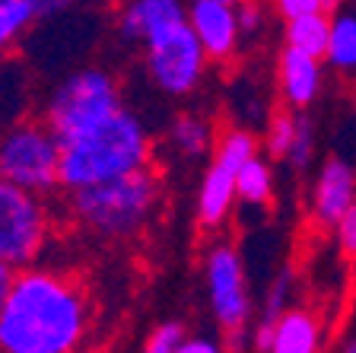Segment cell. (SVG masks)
Returning <instances> with one entry per match:
<instances>
[{
    "instance_id": "cell-1",
    "label": "cell",
    "mask_w": 356,
    "mask_h": 353,
    "mask_svg": "<svg viewBox=\"0 0 356 353\" xmlns=\"http://www.w3.org/2000/svg\"><path fill=\"white\" fill-rule=\"evenodd\" d=\"M96 309L83 280L54 265L16 271L0 312V353H83Z\"/></svg>"
},
{
    "instance_id": "cell-2",
    "label": "cell",
    "mask_w": 356,
    "mask_h": 353,
    "mask_svg": "<svg viewBox=\"0 0 356 353\" xmlns=\"http://www.w3.org/2000/svg\"><path fill=\"white\" fill-rule=\"evenodd\" d=\"M153 140L131 109H121L83 137L67 140L60 156V188L67 194L149 169Z\"/></svg>"
},
{
    "instance_id": "cell-3",
    "label": "cell",
    "mask_w": 356,
    "mask_h": 353,
    "mask_svg": "<svg viewBox=\"0 0 356 353\" xmlns=\"http://www.w3.org/2000/svg\"><path fill=\"white\" fill-rule=\"evenodd\" d=\"M159 201H163V178L153 169H143L118 182L70 191L64 198V214L76 229L96 239L124 242L147 229Z\"/></svg>"
},
{
    "instance_id": "cell-4",
    "label": "cell",
    "mask_w": 356,
    "mask_h": 353,
    "mask_svg": "<svg viewBox=\"0 0 356 353\" xmlns=\"http://www.w3.org/2000/svg\"><path fill=\"white\" fill-rule=\"evenodd\" d=\"M124 109L118 77L105 67H80L67 74L42 105V121L60 143L83 137Z\"/></svg>"
},
{
    "instance_id": "cell-5",
    "label": "cell",
    "mask_w": 356,
    "mask_h": 353,
    "mask_svg": "<svg viewBox=\"0 0 356 353\" xmlns=\"http://www.w3.org/2000/svg\"><path fill=\"white\" fill-rule=\"evenodd\" d=\"M64 143L42 118H22L0 131V178L48 198L60 188Z\"/></svg>"
},
{
    "instance_id": "cell-6",
    "label": "cell",
    "mask_w": 356,
    "mask_h": 353,
    "mask_svg": "<svg viewBox=\"0 0 356 353\" xmlns=\"http://www.w3.org/2000/svg\"><path fill=\"white\" fill-rule=\"evenodd\" d=\"M204 283H207V302L216 324L226 331V350L242 353L252 344V293L245 277V261L232 242H216L204 255Z\"/></svg>"
},
{
    "instance_id": "cell-7",
    "label": "cell",
    "mask_w": 356,
    "mask_h": 353,
    "mask_svg": "<svg viewBox=\"0 0 356 353\" xmlns=\"http://www.w3.org/2000/svg\"><path fill=\"white\" fill-rule=\"evenodd\" d=\"M54 235V210L42 194L0 178V261L13 271L38 265Z\"/></svg>"
},
{
    "instance_id": "cell-8",
    "label": "cell",
    "mask_w": 356,
    "mask_h": 353,
    "mask_svg": "<svg viewBox=\"0 0 356 353\" xmlns=\"http://www.w3.org/2000/svg\"><path fill=\"white\" fill-rule=\"evenodd\" d=\"M143 64L153 86L163 89L165 96H191L207 77L210 58L185 16L165 22L143 42Z\"/></svg>"
},
{
    "instance_id": "cell-9",
    "label": "cell",
    "mask_w": 356,
    "mask_h": 353,
    "mask_svg": "<svg viewBox=\"0 0 356 353\" xmlns=\"http://www.w3.org/2000/svg\"><path fill=\"white\" fill-rule=\"evenodd\" d=\"M261 153V143L254 131L245 127H226L220 131L216 150L207 162V172L200 178L197 188V204H194V217L204 229H220L226 226L232 207L238 201V172L245 169V162L254 159Z\"/></svg>"
},
{
    "instance_id": "cell-10",
    "label": "cell",
    "mask_w": 356,
    "mask_h": 353,
    "mask_svg": "<svg viewBox=\"0 0 356 353\" xmlns=\"http://www.w3.org/2000/svg\"><path fill=\"white\" fill-rule=\"evenodd\" d=\"M188 22H191L197 42L213 64H226L236 58L242 45V26L238 10L229 0H194L188 3Z\"/></svg>"
},
{
    "instance_id": "cell-11",
    "label": "cell",
    "mask_w": 356,
    "mask_h": 353,
    "mask_svg": "<svg viewBox=\"0 0 356 353\" xmlns=\"http://www.w3.org/2000/svg\"><path fill=\"white\" fill-rule=\"evenodd\" d=\"M353 207H356V172L341 156H331V159L321 162L315 185H312V198H309L312 220L318 223V226L337 229V223Z\"/></svg>"
},
{
    "instance_id": "cell-12",
    "label": "cell",
    "mask_w": 356,
    "mask_h": 353,
    "mask_svg": "<svg viewBox=\"0 0 356 353\" xmlns=\"http://www.w3.org/2000/svg\"><path fill=\"white\" fill-rule=\"evenodd\" d=\"M277 80H280V96L286 109L305 115V109L321 93V61L283 45L280 58H277Z\"/></svg>"
},
{
    "instance_id": "cell-13",
    "label": "cell",
    "mask_w": 356,
    "mask_h": 353,
    "mask_svg": "<svg viewBox=\"0 0 356 353\" xmlns=\"http://www.w3.org/2000/svg\"><path fill=\"white\" fill-rule=\"evenodd\" d=\"M185 16L188 3H178V0H131L118 10V29L124 38L143 45L165 22L185 19Z\"/></svg>"
},
{
    "instance_id": "cell-14",
    "label": "cell",
    "mask_w": 356,
    "mask_h": 353,
    "mask_svg": "<svg viewBox=\"0 0 356 353\" xmlns=\"http://www.w3.org/2000/svg\"><path fill=\"white\" fill-rule=\"evenodd\" d=\"M325 350V324L305 306L289 309L277 322L270 353H321Z\"/></svg>"
},
{
    "instance_id": "cell-15",
    "label": "cell",
    "mask_w": 356,
    "mask_h": 353,
    "mask_svg": "<svg viewBox=\"0 0 356 353\" xmlns=\"http://www.w3.org/2000/svg\"><path fill=\"white\" fill-rule=\"evenodd\" d=\"M220 131L210 121L207 115H197V111H185V115H175L169 125V147L175 156L181 159H204V156H213Z\"/></svg>"
},
{
    "instance_id": "cell-16",
    "label": "cell",
    "mask_w": 356,
    "mask_h": 353,
    "mask_svg": "<svg viewBox=\"0 0 356 353\" xmlns=\"http://www.w3.org/2000/svg\"><path fill=\"white\" fill-rule=\"evenodd\" d=\"M325 61L337 74H356V7H334Z\"/></svg>"
},
{
    "instance_id": "cell-17",
    "label": "cell",
    "mask_w": 356,
    "mask_h": 353,
    "mask_svg": "<svg viewBox=\"0 0 356 353\" xmlns=\"http://www.w3.org/2000/svg\"><path fill=\"white\" fill-rule=\"evenodd\" d=\"M331 13H312L302 19H293L283 26V38H286V48H296V52L309 54V58H325L327 54V42H331Z\"/></svg>"
},
{
    "instance_id": "cell-18",
    "label": "cell",
    "mask_w": 356,
    "mask_h": 353,
    "mask_svg": "<svg viewBox=\"0 0 356 353\" xmlns=\"http://www.w3.org/2000/svg\"><path fill=\"white\" fill-rule=\"evenodd\" d=\"M238 204L245 207H264L274 198V166L264 153L245 162V169L238 172Z\"/></svg>"
},
{
    "instance_id": "cell-19",
    "label": "cell",
    "mask_w": 356,
    "mask_h": 353,
    "mask_svg": "<svg viewBox=\"0 0 356 353\" xmlns=\"http://www.w3.org/2000/svg\"><path fill=\"white\" fill-rule=\"evenodd\" d=\"M38 19L35 0H0V54Z\"/></svg>"
},
{
    "instance_id": "cell-20",
    "label": "cell",
    "mask_w": 356,
    "mask_h": 353,
    "mask_svg": "<svg viewBox=\"0 0 356 353\" xmlns=\"http://www.w3.org/2000/svg\"><path fill=\"white\" fill-rule=\"evenodd\" d=\"M296 131H299V115H293V111H277V115L267 121L264 143H261V150H264L267 159L286 162L289 150H293V143H296Z\"/></svg>"
},
{
    "instance_id": "cell-21",
    "label": "cell",
    "mask_w": 356,
    "mask_h": 353,
    "mask_svg": "<svg viewBox=\"0 0 356 353\" xmlns=\"http://www.w3.org/2000/svg\"><path fill=\"white\" fill-rule=\"evenodd\" d=\"M185 340H188L185 324L175 322V318H169V322H159L153 331L147 334L140 353H178Z\"/></svg>"
},
{
    "instance_id": "cell-22",
    "label": "cell",
    "mask_w": 356,
    "mask_h": 353,
    "mask_svg": "<svg viewBox=\"0 0 356 353\" xmlns=\"http://www.w3.org/2000/svg\"><path fill=\"white\" fill-rule=\"evenodd\" d=\"M312 153H315V127H312V121L305 115H299L296 143H293V150H289V156H286V166L289 169H296V172L309 169Z\"/></svg>"
},
{
    "instance_id": "cell-23",
    "label": "cell",
    "mask_w": 356,
    "mask_h": 353,
    "mask_svg": "<svg viewBox=\"0 0 356 353\" xmlns=\"http://www.w3.org/2000/svg\"><path fill=\"white\" fill-rule=\"evenodd\" d=\"M325 10H334V3H327V0H280L277 3V13L283 16V22L302 19V16L312 13H325Z\"/></svg>"
},
{
    "instance_id": "cell-24",
    "label": "cell",
    "mask_w": 356,
    "mask_h": 353,
    "mask_svg": "<svg viewBox=\"0 0 356 353\" xmlns=\"http://www.w3.org/2000/svg\"><path fill=\"white\" fill-rule=\"evenodd\" d=\"M337 245H341L343 255L356 261V207L337 223Z\"/></svg>"
},
{
    "instance_id": "cell-25",
    "label": "cell",
    "mask_w": 356,
    "mask_h": 353,
    "mask_svg": "<svg viewBox=\"0 0 356 353\" xmlns=\"http://www.w3.org/2000/svg\"><path fill=\"white\" fill-rule=\"evenodd\" d=\"M236 10H238V26H242V38L261 29V16H264V10H261L258 3H236Z\"/></svg>"
},
{
    "instance_id": "cell-26",
    "label": "cell",
    "mask_w": 356,
    "mask_h": 353,
    "mask_svg": "<svg viewBox=\"0 0 356 353\" xmlns=\"http://www.w3.org/2000/svg\"><path fill=\"white\" fill-rule=\"evenodd\" d=\"M178 353H222V347L216 344L213 338H204V334H200V338H188Z\"/></svg>"
},
{
    "instance_id": "cell-27",
    "label": "cell",
    "mask_w": 356,
    "mask_h": 353,
    "mask_svg": "<svg viewBox=\"0 0 356 353\" xmlns=\"http://www.w3.org/2000/svg\"><path fill=\"white\" fill-rule=\"evenodd\" d=\"M13 280H16V271L0 261V312H3V306H7V296H10V290H13Z\"/></svg>"
},
{
    "instance_id": "cell-28",
    "label": "cell",
    "mask_w": 356,
    "mask_h": 353,
    "mask_svg": "<svg viewBox=\"0 0 356 353\" xmlns=\"http://www.w3.org/2000/svg\"><path fill=\"white\" fill-rule=\"evenodd\" d=\"M70 3H64V0H35V10H38V19H44V16H54L60 13V10H67Z\"/></svg>"
},
{
    "instance_id": "cell-29",
    "label": "cell",
    "mask_w": 356,
    "mask_h": 353,
    "mask_svg": "<svg viewBox=\"0 0 356 353\" xmlns=\"http://www.w3.org/2000/svg\"><path fill=\"white\" fill-rule=\"evenodd\" d=\"M341 353H356V340H347V344H343V350Z\"/></svg>"
}]
</instances>
